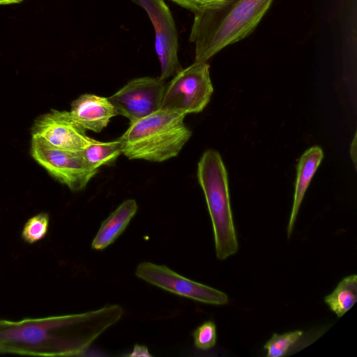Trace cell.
<instances>
[{
    "label": "cell",
    "mask_w": 357,
    "mask_h": 357,
    "mask_svg": "<svg viewBox=\"0 0 357 357\" xmlns=\"http://www.w3.org/2000/svg\"><path fill=\"white\" fill-rule=\"evenodd\" d=\"M185 115L171 109L158 111L130 123L119 139L129 159L162 162L176 156L192 135Z\"/></svg>",
    "instance_id": "3957f363"
},
{
    "label": "cell",
    "mask_w": 357,
    "mask_h": 357,
    "mask_svg": "<svg viewBox=\"0 0 357 357\" xmlns=\"http://www.w3.org/2000/svg\"><path fill=\"white\" fill-rule=\"evenodd\" d=\"M81 153L86 161L93 168L113 163L122 153L119 139L111 142L93 141Z\"/></svg>",
    "instance_id": "9a60e30c"
},
{
    "label": "cell",
    "mask_w": 357,
    "mask_h": 357,
    "mask_svg": "<svg viewBox=\"0 0 357 357\" xmlns=\"http://www.w3.org/2000/svg\"><path fill=\"white\" fill-rule=\"evenodd\" d=\"M304 332L296 330L282 334L273 333L271 337L264 344V349L266 356L282 357L287 356L301 341Z\"/></svg>",
    "instance_id": "2e32d148"
},
{
    "label": "cell",
    "mask_w": 357,
    "mask_h": 357,
    "mask_svg": "<svg viewBox=\"0 0 357 357\" xmlns=\"http://www.w3.org/2000/svg\"><path fill=\"white\" fill-rule=\"evenodd\" d=\"M135 275L167 291L196 301L215 305L229 303L225 293L183 277L165 265L142 262L137 265Z\"/></svg>",
    "instance_id": "52a82bcc"
},
{
    "label": "cell",
    "mask_w": 357,
    "mask_h": 357,
    "mask_svg": "<svg viewBox=\"0 0 357 357\" xmlns=\"http://www.w3.org/2000/svg\"><path fill=\"white\" fill-rule=\"evenodd\" d=\"M123 314V307L114 304L78 314L0 319V354L78 356Z\"/></svg>",
    "instance_id": "6da1fadb"
},
{
    "label": "cell",
    "mask_w": 357,
    "mask_h": 357,
    "mask_svg": "<svg viewBox=\"0 0 357 357\" xmlns=\"http://www.w3.org/2000/svg\"><path fill=\"white\" fill-rule=\"evenodd\" d=\"M85 130L70 112L51 109L36 119L31 135L32 137H39L55 148L80 151L93 141Z\"/></svg>",
    "instance_id": "30bf717a"
},
{
    "label": "cell",
    "mask_w": 357,
    "mask_h": 357,
    "mask_svg": "<svg viewBox=\"0 0 357 357\" xmlns=\"http://www.w3.org/2000/svg\"><path fill=\"white\" fill-rule=\"evenodd\" d=\"M207 62L195 61L166 84L161 109L184 115L202 112L213 92Z\"/></svg>",
    "instance_id": "5b68a950"
},
{
    "label": "cell",
    "mask_w": 357,
    "mask_h": 357,
    "mask_svg": "<svg viewBox=\"0 0 357 357\" xmlns=\"http://www.w3.org/2000/svg\"><path fill=\"white\" fill-rule=\"evenodd\" d=\"M324 158L321 147L314 146L304 152L297 165V174L292 209L287 227V236L290 237L299 208L309 184Z\"/></svg>",
    "instance_id": "7c38bea8"
},
{
    "label": "cell",
    "mask_w": 357,
    "mask_h": 357,
    "mask_svg": "<svg viewBox=\"0 0 357 357\" xmlns=\"http://www.w3.org/2000/svg\"><path fill=\"white\" fill-rule=\"evenodd\" d=\"M357 301V275L344 278L333 291L324 298L330 310L340 318L350 310Z\"/></svg>",
    "instance_id": "5bb4252c"
},
{
    "label": "cell",
    "mask_w": 357,
    "mask_h": 357,
    "mask_svg": "<svg viewBox=\"0 0 357 357\" xmlns=\"http://www.w3.org/2000/svg\"><path fill=\"white\" fill-rule=\"evenodd\" d=\"M50 217L46 213H40L25 223L22 237L28 243H34L40 241L46 235L49 227Z\"/></svg>",
    "instance_id": "e0dca14e"
},
{
    "label": "cell",
    "mask_w": 357,
    "mask_h": 357,
    "mask_svg": "<svg viewBox=\"0 0 357 357\" xmlns=\"http://www.w3.org/2000/svg\"><path fill=\"white\" fill-rule=\"evenodd\" d=\"M195 347L201 350L213 348L217 340V331L215 323L211 320L204 321L192 333Z\"/></svg>",
    "instance_id": "ac0fdd59"
},
{
    "label": "cell",
    "mask_w": 357,
    "mask_h": 357,
    "mask_svg": "<svg viewBox=\"0 0 357 357\" xmlns=\"http://www.w3.org/2000/svg\"><path fill=\"white\" fill-rule=\"evenodd\" d=\"M197 178L211 216L217 258L224 260L238 249L231 209L227 169L220 153L208 149L197 165Z\"/></svg>",
    "instance_id": "277c9868"
},
{
    "label": "cell",
    "mask_w": 357,
    "mask_h": 357,
    "mask_svg": "<svg viewBox=\"0 0 357 357\" xmlns=\"http://www.w3.org/2000/svg\"><path fill=\"white\" fill-rule=\"evenodd\" d=\"M194 13L209 6L213 0H171Z\"/></svg>",
    "instance_id": "d6986e66"
},
{
    "label": "cell",
    "mask_w": 357,
    "mask_h": 357,
    "mask_svg": "<svg viewBox=\"0 0 357 357\" xmlns=\"http://www.w3.org/2000/svg\"><path fill=\"white\" fill-rule=\"evenodd\" d=\"M73 118L85 130L102 131L118 114L108 98L84 93L73 101L70 111Z\"/></svg>",
    "instance_id": "8fae6325"
},
{
    "label": "cell",
    "mask_w": 357,
    "mask_h": 357,
    "mask_svg": "<svg viewBox=\"0 0 357 357\" xmlns=\"http://www.w3.org/2000/svg\"><path fill=\"white\" fill-rule=\"evenodd\" d=\"M147 13L155 34V51L161 66L160 79L175 76L181 70L178 33L172 13L164 0H135Z\"/></svg>",
    "instance_id": "9c48e42d"
},
{
    "label": "cell",
    "mask_w": 357,
    "mask_h": 357,
    "mask_svg": "<svg viewBox=\"0 0 357 357\" xmlns=\"http://www.w3.org/2000/svg\"><path fill=\"white\" fill-rule=\"evenodd\" d=\"M22 1L23 0H0V5L16 3Z\"/></svg>",
    "instance_id": "7402d4cb"
},
{
    "label": "cell",
    "mask_w": 357,
    "mask_h": 357,
    "mask_svg": "<svg viewBox=\"0 0 357 357\" xmlns=\"http://www.w3.org/2000/svg\"><path fill=\"white\" fill-rule=\"evenodd\" d=\"M273 1L213 0L195 13L190 41L195 45V61L206 62L252 33Z\"/></svg>",
    "instance_id": "7a4b0ae2"
},
{
    "label": "cell",
    "mask_w": 357,
    "mask_h": 357,
    "mask_svg": "<svg viewBox=\"0 0 357 357\" xmlns=\"http://www.w3.org/2000/svg\"><path fill=\"white\" fill-rule=\"evenodd\" d=\"M351 156L354 161V165H356V136L355 135L354 141L351 144Z\"/></svg>",
    "instance_id": "44dd1931"
},
{
    "label": "cell",
    "mask_w": 357,
    "mask_h": 357,
    "mask_svg": "<svg viewBox=\"0 0 357 357\" xmlns=\"http://www.w3.org/2000/svg\"><path fill=\"white\" fill-rule=\"evenodd\" d=\"M137 211V204L135 199L123 201L102 222L91 243V248L101 250L114 243L126 229Z\"/></svg>",
    "instance_id": "4fadbf2b"
},
{
    "label": "cell",
    "mask_w": 357,
    "mask_h": 357,
    "mask_svg": "<svg viewBox=\"0 0 357 357\" xmlns=\"http://www.w3.org/2000/svg\"><path fill=\"white\" fill-rule=\"evenodd\" d=\"M31 154L33 158L54 178L74 192L86 187L98 172L84 158L81 151L59 149L39 137H32Z\"/></svg>",
    "instance_id": "8992f818"
},
{
    "label": "cell",
    "mask_w": 357,
    "mask_h": 357,
    "mask_svg": "<svg viewBox=\"0 0 357 357\" xmlns=\"http://www.w3.org/2000/svg\"><path fill=\"white\" fill-rule=\"evenodd\" d=\"M130 356H151L149 353L148 349L145 346L136 344L134 347V350L132 354H129Z\"/></svg>",
    "instance_id": "ffe728a7"
},
{
    "label": "cell",
    "mask_w": 357,
    "mask_h": 357,
    "mask_svg": "<svg viewBox=\"0 0 357 357\" xmlns=\"http://www.w3.org/2000/svg\"><path fill=\"white\" fill-rule=\"evenodd\" d=\"M165 86L160 78L138 77L129 81L108 100L117 114L131 123L161 108Z\"/></svg>",
    "instance_id": "ba28073f"
}]
</instances>
